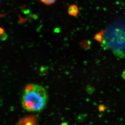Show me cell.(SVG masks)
Segmentation results:
<instances>
[{
  "label": "cell",
  "mask_w": 125,
  "mask_h": 125,
  "mask_svg": "<svg viewBox=\"0 0 125 125\" xmlns=\"http://www.w3.org/2000/svg\"><path fill=\"white\" fill-rule=\"evenodd\" d=\"M47 93L40 85L30 84L25 88L21 102L23 107L28 111H41L47 101Z\"/></svg>",
  "instance_id": "cell-1"
},
{
  "label": "cell",
  "mask_w": 125,
  "mask_h": 125,
  "mask_svg": "<svg viewBox=\"0 0 125 125\" xmlns=\"http://www.w3.org/2000/svg\"><path fill=\"white\" fill-rule=\"evenodd\" d=\"M37 118L35 116H31L21 118L16 125H36Z\"/></svg>",
  "instance_id": "cell-2"
},
{
  "label": "cell",
  "mask_w": 125,
  "mask_h": 125,
  "mask_svg": "<svg viewBox=\"0 0 125 125\" xmlns=\"http://www.w3.org/2000/svg\"><path fill=\"white\" fill-rule=\"evenodd\" d=\"M68 12L70 15L75 17L77 15L79 12V9L75 5H72L69 7Z\"/></svg>",
  "instance_id": "cell-3"
},
{
  "label": "cell",
  "mask_w": 125,
  "mask_h": 125,
  "mask_svg": "<svg viewBox=\"0 0 125 125\" xmlns=\"http://www.w3.org/2000/svg\"><path fill=\"white\" fill-rule=\"evenodd\" d=\"M104 31H105L103 30V31L96 33L94 37L95 39L99 43H101L103 41V36H104Z\"/></svg>",
  "instance_id": "cell-4"
},
{
  "label": "cell",
  "mask_w": 125,
  "mask_h": 125,
  "mask_svg": "<svg viewBox=\"0 0 125 125\" xmlns=\"http://www.w3.org/2000/svg\"><path fill=\"white\" fill-rule=\"evenodd\" d=\"M40 0L45 5H50L54 3L56 0Z\"/></svg>",
  "instance_id": "cell-5"
},
{
  "label": "cell",
  "mask_w": 125,
  "mask_h": 125,
  "mask_svg": "<svg viewBox=\"0 0 125 125\" xmlns=\"http://www.w3.org/2000/svg\"><path fill=\"white\" fill-rule=\"evenodd\" d=\"M106 107L104 105L100 104L98 106V110L100 112H103L106 110Z\"/></svg>",
  "instance_id": "cell-6"
},
{
  "label": "cell",
  "mask_w": 125,
  "mask_h": 125,
  "mask_svg": "<svg viewBox=\"0 0 125 125\" xmlns=\"http://www.w3.org/2000/svg\"><path fill=\"white\" fill-rule=\"evenodd\" d=\"M7 35L6 34V33H2L1 34V39L2 40H6V39H7Z\"/></svg>",
  "instance_id": "cell-7"
},
{
  "label": "cell",
  "mask_w": 125,
  "mask_h": 125,
  "mask_svg": "<svg viewBox=\"0 0 125 125\" xmlns=\"http://www.w3.org/2000/svg\"><path fill=\"white\" fill-rule=\"evenodd\" d=\"M122 77H123L124 79H125V70L124 71V72H123V73H122Z\"/></svg>",
  "instance_id": "cell-8"
}]
</instances>
